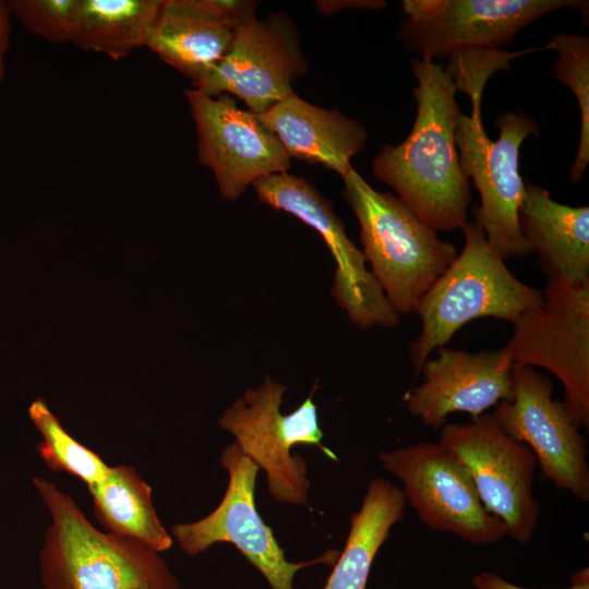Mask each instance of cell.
Masks as SVG:
<instances>
[{
    "mask_svg": "<svg viewBox=\"0 0 589 589\" xmlns=\"http://www.w3.org/2000/svg\"><path fill=\"white\" fill-rule=\"evenodd\" d=\"M512 396L491 414L512 438L527 445L541 468V479L589 500L587 441L572 422L563 402L553 398L552 382L531 366L513 365Z\"/></svg>",
    "mask_w": 589,
    "mask_h": 589,
    "instance_id": "obj_13",
    "label": "cell"
},
{
    "mask_svg": "<svg viewBox=\"0 0 589 589\" xmlns=\"http://www.w3.org/2000/svg\"><path fill=\"white\" fill-rule=\"evenodd\" d=\"M397 35L406 49L440 62L455 55L501 50L525 27L560 9L588 16L587 0H404Z\"/></svg>",
    "mask_w": 589,
    "mask_h": 589,
    "instance_id": "obj_8",
    "label": "cell"
},
{
    "mask_svg": "<svg viewBox=\"0 0 589 589\" xmlns=\"http://www.w3.org/2000/svg\"><path fill=\"white\" fill-rule=\"evenodd\" d=\"M344 196L358 219L362 253L388 303L400 316L418 302L457 256L398 196L374 190L352 167Z\"/></svg>",
    "mask_w": 589,
    "mask_h": 589,
    "instance_id": "obj_3",
    "label": "cell"
},
{
    "mask_svg": "<svg viewBox=\"0 0 589 589\" xmlns=\"http://www.w3.org/2000/svg\"><path fill=\"white\" fill-rule=\"evenodd\" d=\"M261 202L289 213L316 230L336 264L332 296L348 318L360 328H392L399 315L388 303L365 257L349 239L332 203L303 178L280 172L253 183Z\"/></svg>",
    "mask_w": 589,
    "mask_h": 589,
    "instance_id": "obj_12",
    "label": "cell"
},
{
    "mask_svg": "<svg viewBox=\"0 0 589 589\" xmlns=\"http://www.w3.org/2000/svg\"><path fill=\"white\" fill-rule=\"evenodd\" d=\"M163 0H81L72 43L113 60L145 46Z\"/></svg>",
    "mask_w": 589,
    "mask_h": 589,
    "instance_id": "obj_22",
    "label": "cell"
},
{
    "mask_svg": "<svg viewBox=\"0 0 589 589\" xmlns=\"http://www.w3.org/2000/svg\"><path fill=\"white\" fill-rule=\"evenodd\" d=\"M306 69L294 23L275 13L236 28L227 53L194 85L209 96L232 94L263 115L293 93Z\"/></svg>",
    "mask_w": 589,
    "mask_h": 589,
    "instance_id": "obj_14",
    "label": "cell"
},
{
    "mask_svg": "<svg viewBox=\"0 0 589 589\" xmlns=\"http://www.w3.org/2000/svg\"><path fill=\"white\" fill-rule=\"evenodd\" d=\"M471 115L460 113L455 141L459 165L472 181L480 204L472 213L492 249L506 262L532 254L519 227V208L525 182L519 172V149L524 141L538 136V122L525 112L507 111L496 117V141L486 135L481 104H471Z\"/></svg>",
    "mask_w": 589,
    "mask_h": 589,
    "instance_id": "obj_5",
    "label": "cell"
},
{
    "mask_svg": "<svg viewBox=\"0 0 589 589\" xmlns=\"http://www.w3.org/2000/svg\"><path fill=\"white\" fill-rule=\"evenodd\" d=\"M28 414L43 436L37 445L38 454L52 471L70 473L87 486L105 478L109 466L63 429L44 399L34 400Z\"/></svg>",
    "mask_w": 589,
    "mask_h": 589,
    "instance_id": "obj_23",
    "label": "cell"
},
{
    "mask_svg": "<svg viewBox=\"0 0 589 589\" xmlns=\"http://www.w3.org/2000/svg\"><path fill=\"white\" fill-rule=\"evenodd\" d=\"M196 127L200 161L215 175L223 199L237 200L255 181L287 172L290 157L260 115L238 107L229 94L187 89Z\"/></svg>",
    "mask_w": 589,
    "mask_h": 589,
    "instance_id": "obj_15",
    "label": "cell"
},
{
    "mask_svg": "<svg viewBox=\"0 0 589 589\" xmlns=\"http://www.w3.org/2000/svg\"><path fill=\"white\" fill-rule=\"evenodd\" d=\"M220 462L228 471L229 483L219 505L200 520L172 527V534L182 551L194 556L214 543H232L261 572L271 589H294L293 577L299 569L336 562L340 552L335 550L313 561H287L271 527L262 520L255 507L257 466L243 454L236 441L224 448Z\"/></svg>",
    "mask_w": 589,
    "mask_h": 589,
    "instance_id": "obj_11",
    "label": "cell"
},
{
    "mask_svg": "<svg viewBox=\"0 0 589 589\" xmlns=\"http://www.w3.org/2000/svg\"><path fill=\"white\" fill-rule=\"evenodd\" d=\"M512 369L502 348L480 352L440 348L435 359L423 362L422 383L406 394L407 409L432 429H441L453 412L479 417L510 398Z\"/></svg>",
    "mask_w": 589,
    "mask_h": 589,
    "instance_id": "obj_16",
    "label": "cell"
},
{
    "mask_svg": "<svg viewBox=\"0 0 589 589\" xmlns=\"http://www.w3.org/2000/svg\"><path fill=\"white\" fill-rule=\"evenodd\" d=\"M10 4L0 0V82L4 77V55L9 46Z\"/></svg>",
    "mask_w": 589,
    "mask_h": 589,
    "instance_id": "obj_29",
    "label": "cell"
},
{
    "mask_svg": "<svg viewBox=\"0 0 589 589\" xmlns=\"http://www.w3.org/2000/svg\"><path fill=\"white\" fill-rule=\"evenodd\" d=\"M320 9L324 13H332L336 12L339 9L342 8H361V9H371V10H378L386 5L385 1H377V0H364V1H322L318 2Z\"/></svg>",
    "mask_w": 589,
    "mask_h": 589,
    "instance_id": "obj_30",
    "label": "cell"
},
{
    "mask_svg": "<svg viewBox=\"0 0 589 589\" xmlns=\"http://www.w3.org/2000/svg\"><path fill=\"white\" fill-rule=\"evenodd\" d=\"M522 236L548 277L589 280V207L554 201L544 188L525 182L519 208Z\"/></svg>",
    "mask_w": 589,
    "mask_h": 589,
    "instance_id": "obj_18",
    "label": "cell"
},
{
    "mask_svg": "<svg viewBox=\"0 0 589 589\" xmlns=\"http://www.w3.org/2000/svg\"><path fill=\"white\" fill-rule=\"evenodd\" d=\"M315 388L316 384L296 410L283 414L280 406L287 387L266 376L262 385L245 390L218 420L219 426L236 437L243 454L266 472L268 492L279 502L308 504L306 465L301 456L291 454L292 447L313 445L336 459L322 444L323 432L313 401Z\"/></svg>",
    "mask_w": 589,
    "mask_h": 589,
    "instance_id": "obj_6",
    "label": "cell"
},
{
    "mask_svg": "<svg viewBox=\"0 0 589 589\" xmlns=\"http://www.w3.org/2000/svg\"><path fill=\"white\" fill-rule=\"evenodd\" d=\"M541 49L557 52L555 76L570 88L579 106V144L569 170V179L576 183L582 179L589 164V38L561 32Z\"/></svg>",
    "mask_w": 589,
    "mask_h": 589,
    "instance_id": "obj_24",
    "label": "cell"
},
{
    "mask_svg": "<svg viewBox=\"0 0 589 589\" xmlns=\"http://www.w3.org/2000/svg\"><path fill=\"white\" fill-rule=\"evenodd\" d=\"M570 579V587L564 589H589L588 568L574 574ZM471 582L476 589H530L514 585L492 572H482L476 575Z\"/></svg>",
    "mask_w": 589,
    "mask_h": 589,
    "instance_id": "obj_28",
    "label": "cell"
},
{
    "mask_svg": "<svg viewBox=\"0 0 589 589\" xmlns=\"http://www.w3.org/2000/svg\"><path fill=\"white\" fill-rule=\"evenodd\" d=\"M410 65L418 83L412 130L401 143L382 146L373 173L436 231H453L467 223L471 203L455 141L461 113L457 88L441 62L417 57Z\"/></svg>",
    "mask_w": 589,
    "mask_h": 589,
    "instance_id": "obj_1",
    "label": "cell"
},
{
    "mask_svg": "<svg viewBox=\"0 0 589 589\" xmlns=\"http://www.w3.org/2000/svg\"><path fill=\"white\" fill-rule=\"evenodd\" d=\"M542 304L512 322L502 348L513 365L539 366L564 386L563 406L579 429L589 426V280L548 277Z\"/></svg>",
    "mask_w": 589,
    "mask_h": 589,
    "instance_id": "obj_7",
    "label": "cell"
},
{
    "mask_svg": "<svg viewBox=\"0 0 589 589\" xmlns=\"http://www.w3.org/2000/svg\"><path fill=\"white\" fill-rule=\"evenodd\" d=\"M440 443L465 466L483 507L497 517L514 541L531 540L540 517L532 494L537 458L508 436L491 414L441 428Z\"/></svg>",
    "mask_w": 589,
    "mask_h": 589,
    "instance_id": "obj_9",
    "label": "cell"
},
{
    "mask_svg": "<svg viewBox=\"0 0 589 589\" xmlns=\"http://www.w3.org/2000/svg\"><path fill=\"white\" fill-rule=\"evenodd\" d=\"M195 2L233 31L256 19L255 11L259 5V2L247 0H195Z\"/></svg>",
    "mask_w": 589,
    "mask_h": 589,
    "instance_id": "obj_27",
    "label": "cell"
},
{
    "mask_svg": "<svg viewBox=\"0 0 589 589\" xmlns=\"http://www.w3.org/2000/svg\"><path fill=\"white\" fill-rule=\"evenodd\" d=\"M539 50L542 49L473 50L449 57L448 64L444 69L454 81L457 92L468 94L471 103H481L483 88L494 72L509 70L510 60Z\"/></svg>",
    "mask_w": 589,
    "mask_h": 589,
    "instance_id": "obj_26",
    "label": "cell"
},
{
    "mask_svg": "<svg viewBox=\"0 0 589 589\" xmlns=\"http://www.w3.org/2000/svg\"><path fill=\"white\" fill-rule=\"evenodd\" d=\"M33 484L51 516L39 551L44 589H179L158 552L98 530L52 482Z\"/></svg>",
    "mask_w": 589,
    "mask_h": 589,
    "instance_id": "obj_2",
    "label": "cell"
},
{
    "mask_svg": "<svg viewBox=\"0 0 589 589\" xmlns=\"http://www.w3.org/2000/svg\"><path fill=\"white\" fill-rule=\"evenodd\" d=\"M233 33L195 0H163L145 46L195 84L227 53Z\"/></svg>",
    "mask_w": 589,
    "mask_h": 589,
    "instance_id": "obj_19",
    "label": "cell"
},
{
    "mask_svg": "<svg viewBox=\"0 0 589 589\" xmlns=\"http://www.w3.org/2000/svg\"><path fill=\"white\" fill-rule=\"evenodd\" d=\"M9 4L29 33L52 44L72 43L81 0H13Z\"/></svg>",
    "mask_w": 589,
    "mask_h": 589,
    "instance_id": "obj_25",
    "label": "cell"
},
{
    "mask_svg": "<svg viewBox=\"0 0 589 589\" xmlns=\"http://www.w3.org/2000/svg\"><path fill=\"white\" fill-rule=\"evenodd\" d=\"M260 116L290 158L322 165L341 178L368 139L358 120L309 104L294 92Z\"/></svg>",
    "mask_w": 589,
    "mask_h": 589,
    "instance_id": "obj_17",
    "label": "cell"
},
{
    "mask_svg": "<svg viewBox=\"0 0 589 589\" xmlns=\"http://www.w3.org/2000/svg\"><path fill=\"white\" fill-rule=\"evenodd\" d=\"M405 505L401 489L381 478L369 482L360 510L350 517L345 548L323 589H365L375 555L390 528L404 517Z\"/></svg>",
    "mask_w": 589,
    "mask_h": 589,
    "instance_id": "obj_20",
    "label": "cell"
},
{
    "mask_svg": "<svg viewBox=\"0 0 589 589\" xmlns=\"http://www.w3.org/2000/svg\"><path fill=\"white\" fill-rule=\"evenodd\" d=\"M378 459L402 483L406 502L428 528L479 545L506 536L503 522L483 507L465 466L442 443L382 452Z\"/></svg>",
    "mask_w": 589,
    "mask_h": 589,
    "instance_id": "obj_10",
    "label": "cell"
},
{
    "mask_svg": "<svg viewBox=\"0 0 589 589\" xmlns=\"http://www.w3.org/2000/svg\"><path fill=\"white\" fill-rule=\"evenodd\" d=\"M464 248L418 302L421 333L409 345L416 373L467 323L480 317L513 322L539 308L543 292L519 280L489 244L483 230L467 221Z\"/></svg>",
    "mask_w": 589,
    "mask_h": 589,
    "instance_id": "obj_4",
    "label": "cell"
},
{
    "mask_svg": "<svg viewBox=\"0 0 589 589\" xmlns=\"http://www.w3.org/2000/svg\"><path fill=\"white\" fill-rule=\"evenodd\" d=\"M87 488L107 532L158 553L170 549L172 539L157 516L152 489L133 467H109L103 480Z\"/></svg>",
    "mask_w": 589,
    "mask_h": 589,
    "instance_id": "obj_21",
    "label": "cell"
}]
</instances>
